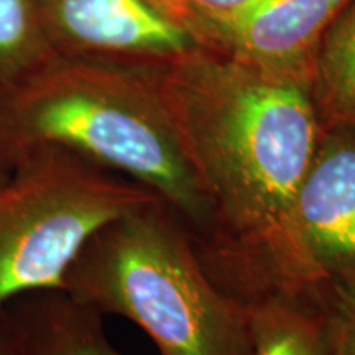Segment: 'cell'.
<instances>
[{
    "mask_svg": "<svg viewBox=\"0 0 355 355\" xmlns=\"http://www.w3.org/2000/svg\"><path fill=\"white\" fill-rule=\"evenodd\" d=\"M211 211L209 272L243 303L293 290L290 220L322 132L311 86L198 46L157 69Z\"/></svg>",
    "mask_w": 355,
    "mask_h": 355,
    "instance_id": "1",
    "label": "cell"
},
{
    "mask_svg": "<svg viewBox=\"0 0 355 355\" xmlns=\"http://www.w3.org/2000/svg\"><path fill=\"white\" fill-rule=\"evenodd\" d=\"M42 145L73 150L158 194L206 245L211 211L157 69L55 56L0 101V168Z\"/></svg>",
    "mask_w": 355,
    "mask_h": 355,
    "instance_id": "2",
    "label": "cell"
},
{
    "mask_svg": "<svg viewBox=\"0 0 355 355\" xmlns=\"http://www.w3.org/2000/svg\"><path fill=\"white\" fill-rule=\"evenodd\" d=\"M63 290L102 316L137 324L159 355H252L247 304L217 282L163 201L97 230Z\"/></svg>",
    "mask_w": 355,
    "mask_h": 355,
    "instance_id": "3",
    "label": "cell"
},
{
    "mask_svg": "<svg viewBox=\"0 0 355 355\" xmlns=\"http://www.w3.org/2000/svg\"><path fill=\"white\" fill-rule=\"evenodd\" d=\"M157 201L153 191L63 146L21 155L0 183V311L26 293L63 290L97 230Z\"/></svg>",
    "mask_w": 355,
    "mask_h": 355,
    "instance_id": "4",
    "label": "cell"
},
{
    "mask_svg": "<svg viewBox=\"0 0 355 355\" xmlns=\"http://www.w3.org/2000/svg\"><path fill=\"white\" fill-rule=\"evenodd\" d=\"M293 290L322 300L355 285V127H322L290 220Z\"/></svg>",
    "mask_w": 355,
    "mask_h": 355,
    "instance_id": "5",
    "label": "cell"
},
{
    "mask_svg": "<svg viewBox=\"0 0 355 355\" xmlns=\"http://www.w3.org/2000/svg\"><path fill=\"white\" fill-rule=\"evenodd\" d=\"M56 56L158 69L198 48L150 0H35Z\"/></svg>",
    "mask_w": 355,
    "mask_h": 355,
    "instance_id": "6",
    "label": "cell"
},
{
    "mask_svg": "<svg viewBox=\"0 0 355 355\" xmlns=\"http://www.w3.org/2000/svg\"><path fill=\"white\" fill-rule=\"evenodd\" d=\"M349 0H252L201 33L199 46L283 79L311 86L332 20Z\"/></svg>",
    "mask_w": 355,
    "mask_h": 355,
    "instance_id": "7",
    "label": "cell"
},
{
    "mask_svg": "<svg viewBox=\"0 0 355 355\" xmlns=\"http://www.w3.org/2000/svg\"><path fill=\"white\" fill-rule=\"evenodd\" d=\"M102 314L64 290H42L0 311V332L10 355H122L102 326Z\"/></svg>",
    "mask_w": 355,
    "mask_h": 355,
    "instance_id": "8",
    "label": "cell"
},
{
    "mask_svg": "<svg viewBox=\"0 0 355 355\" xmlns=\"http://www.w3.org/2000/svg\"><path fill=\"white\" fill-rule=\"evenodd\" d=\"M245 304L252 355H329V316L322 301L268 293Z\"/></svg>",
    "mask_w": 355,
    "mask_h": 355,
    "instance_id": "9",
    "label": "cell"
},
{
    "mask_svg": "<svg viewBox=\"0 0 355 355\" xmlns=\"http://www.w3.org/2000/svg\"><path fill=\"white\" fill-rule=\"evenodd\" d=\"M311 94L322 127H355V0H349L324 33Z\"/></svg>",
    "mask_w": 355,
    "mask_h": 355,
    "instance_id": "10",
    "label": "cell"
},
{
    "mask_svg": "<svg viewBox=\"0 0 355 355\" xmlns=\"http://www.w3.org/2000/svg\"><path fill=\"white\" fill-rule=\"evenodd\" d=\"M35 0H0V101L55 58Z\"/></svg>",
    "mask_w": 355,
    "mask_h": 355,
    "instance_id": "11",
    "label": "cell"
},
{
    "mask_svg": "<svg viewBox=\"0 0 355 355\" xmlns=\"http://www.w3.org/2000/svg\"><path fill=\"white\" fill-rule=\"evenodd\" d=\"M150 2L165 19L188 32L198 43L207 26L241 10L252 0H150Z\"/></svg>",
    "mask_w": 355,
    "mask_h": 355,
    "instance_id": "12",
    "label": "cell"
},
{
    "mask_svg": "<svg viewBox=\"0 0 355 355\" xmlns=\"http://www.w3.org/2000/svg\"><path fill=\"white\" fill-rule=\"evenodd\" d=\"M322 303L329 316V355H355V285L331 286Z\"/></svg>",
    "mask_w": 355,
    "mask_h": 355,
    "instance_id": "13",
    "label": "cell"
},
{
    "mask_svg": "<svg viewBox=\"0 0 355 355\" xmlns=\"http://www.w3.org/2000/svg\"><path fill=\"white\" fill-rule=\"evenodd\" d=\"M0 355H10V354H8L6 337L2 336V332H0Z\"/></svg>",
    "mask_w": 355,
    "mask_h": 355,
    "instance_id": "14",
    "label": "cell"
},
{
    "mask_svg": "<svg viewBox=\"0 0 355 355\" xmlns=\"http://www.w3.org/2000/svg\"><path fill=\"white\" fill-rule=\"evenodd\" d=\"M7 176H8V173H7V171H3V170H2V168H0V183H2V181H3V180H6V178H7Z\"/></svg>",
    "mask_w": 355,
    "mask_h": 355,
    "instance_id": "15",
    "label": "cell"
}]
</instances>
